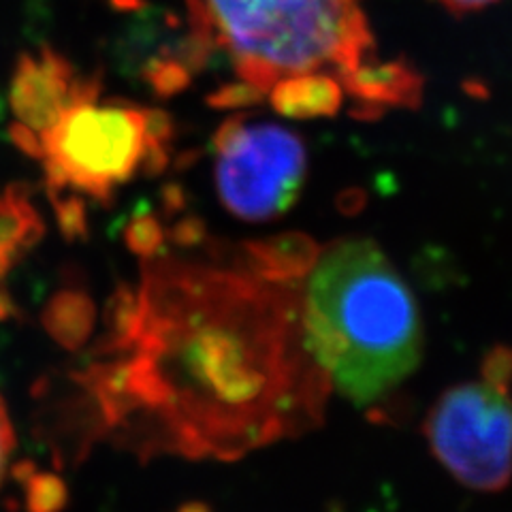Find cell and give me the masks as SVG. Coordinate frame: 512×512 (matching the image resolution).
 I'll return each mask as SVG.
<instances>
[{
    "instance_id": "cell-12",
    "label": "cell",
    "mask_w": 512,
    "mask_h": 512,
    "mask_svg": "<svg viewBox=\"0 0 512 512\" xmlns=\"http://www.w3.org/2000/svg\"><path fill=\"white\" fill-rule=\"evenodd\" d=\"M13 444H15V436H13V429H11V421L7 416L3 399H0V483H3V476H5L7 463H9V455L13 451Z\"/></svg>"
},
{
    "instance_id": "cell-6",
    "label": "cell",
    "mask_w": 512,
    "mask_h": 512,
    "mask_svg": "<svg viewBox=\"0 0 512 512\" xmlns=\"http://www.w3.org/2000/svg\"><path fill=\"white\" fill-rule=\"evenodd\" d=\"M425 434L431 451L461 485L500 491L512 478V399L491 382L448 389L431 408Z\"/></svg>"
},
{
    "instance_id": "cell-5",
    "label": "cell",
    "mask_w": 512,
    "mask_h": 512,
    "mask_svg": "<svg viewBox=\"0 0 512 512\" xmlns=\"http://www.w3.org/2000/svg\"><path fill=\"white\" fill-rule=\"evenodd\" d=\"M216 188L222 205L246 222L284 216L308 178V150L274 122L231 118L214 135Z\"/></svg>"
},
{
    "instance_id": "cell-11",
    "label": "cell",
    "mask_w": 512,
    "mask_h": 512,
    "mask_svg": "<svg viewBox=\"0 0 512 512\" xmlns=\"http://www.w3.org/2000/svg\"><path fill=\"white\" fill-rule=\"evenodd\" d=\"M512 376V352L506 348H495L487 359V382L504 389V384Z\"/></svg>"
},
{
    "instance_id": "cell-2",
    "label": "cell",
    "mask_w": 512,
    "mask_h": 512,
    "mask_svg": "<svg viewBox=\"0 0 512 512\" xmlns=\"http://www.w3.org/2000/svg\"><path fill=\"white\" fill-rule=\"evenodd\" d=\"M297 310L303 350L355 406L380 402L423 359L419 303L372 239H340L316 254Z\"/></svg>"
},
{
    "instance_id": "cell-4",
    "label": "cell",
    "mask_w": 512,
    "mask_h": 512,
    "mask_svg": "<svg viewBox=\"0 0 512 512\" xmlns=\"http://www.w3.org/2000/svg\"><path fill=\"white\" fill-rule=\"evenodd\" d=\"M171 120L163 111L128 103L77 101L47 128L28 154L41 160L52 188L107 199L139 171L165 163Z\"/></svg>"
},
{
    "instance_id": "cell-3",
    "label": "cell",
    "mask_w": 512,
    "mask_h": 512,
    "mask_svg": "<svg viewBox=\"0 0 512 512\" xmlns=\"http://www.w3.org/2000/svg\"><path fill=\"white\" fill-rule=\"evenodd\" d=\"M201 18L229 54L237 84L218 105L259 101L280 79L346 75L372 58L374 37L359 0H203Z\"/></svg>"
},
{
    "instance_id": "cell-7",
    "label": "cell",
    "mask_w": 512,
    "mask_h": 512,
    "mask_svg": "<svg viewBox=\"0 0 512 512\" xmlns=\"http://www.w3.org/2000/svg\"><path fill=\"white\" fill-rule=\"evenodd\" d=\"M96 79L79 75L73 64L52 50L22 56L11 84L15 124L11 135L26 152L64 111L77 101L99 94Z\"/></svg>"
},
{
    "instance_id": "cell-10",
    "label": "cell",
    "mask_w": 512,
    "mask_h": 512,
    "mask_svg": "<svg viewBox=\"0 0 512 512\" xmlns=\"http://www.w3.org/2000/svg\"><path fill=\"white\" fill-rule=\"evenodd\" d=\"M41 222L22 190L0 195V276L15 263L26 246L39 237Z\"/></svg>"
},
{
    "instance_id": "cell-8",
    "label": "cell",
    "mask_w": 512,
    "mask_h": 512,
    "mask_svg": "<svg viewBox=\"0 0 512 512\" xmlns=\"http://www.w3.org/2000/svg\"><path fill=\"white\" fill-rule=\"evenodd\" d=\"M340 84L359 114L374 118L391 107H410L421 101L423 79L406 62H380L367 58L340 77Z\"/></svg>"
},
{
    "instance_id": "cell-9",
    "label": "cell",
    "mask_w": 512,
    "mask_h": 512,
    "mask_svg": "<svg viewBox=\"0 0 512 512\" xmlns=\"http://www.w3.org/2000/svg\"><path fill=\"white\" fill-rule=\"evenodd\" d=\"M267 94L278 114L293 120L331 118L342 109L346 99L338 75L329 71L284 77Z\"/></svg>"
},
{
    "instance_id": "cell-13",
    "label": "cell",
    "mask_w": 512,
    "mask_h": 512,
    "mask_svg": "<svg viewBox=\"0 0 512 512\" xmlns=\"http://www.w3.org/2000/svg\"><path fill=\"white\" fill-rule=\"evenodd\" d=\"M436 3L451 13H472L498 3V0H436Z\"/></svg>"
},
{
    "instance_id": "cell-1",
    "label": "cell",
    "mask_w": 512,
    "mask_h": 512,
    "mask_svg": "<svg viewBox=\"0 0 512 512\" xmlns=\"http://www.w3.org/2000/svg\"><path fill=\"white\" fill-rule=\"evenodd\" d=\"M246 267L156 263L99 370L111 423L146 419L192 457L233 459L320 423L331 384L301 344L297 286Z\"/></svg>"
}]
</instances>
